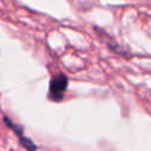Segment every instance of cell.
<instances>
[{
	"instance_id": "cell-1",
	"label": "cell",
	"mask_w": 151,
	"mask_h": 151,
	"mask_svg": "<svg viewBox=\"0 0 151 151\" xmlns=\"http://www.w3.org/2000/svg\"><path fill=\"white\" fill-rule=\"evenodd\" d=\"M68 79L65 74L60 73L58 76H54L50 81V88H48V97L50 99L54 101H59L63 99L64 93L67 88Z\"/></svg>"
},
{
	"instance_id": "cell-2",
	"label": "cell",
	"mask_w": 151,
	"mask_h": 151,
	"mask_svg": "<svg viewBox=\"0 0 151 151\" xmlns=\"http://www.w3.org/2000/svg\"><path fill=\"white\" fill-rule=\"evenodd\" d=\"M4 122L6 123V125H7L9 129H12V130L14 131V133H15L17 137L19 138L20 144H21L27 151H35V150H37V145H35L29 138L25 137V134H24V127H22L21 125L15 124V123L12 122L7 116L4 117Z\"/></svg>"
}]
</instances>
